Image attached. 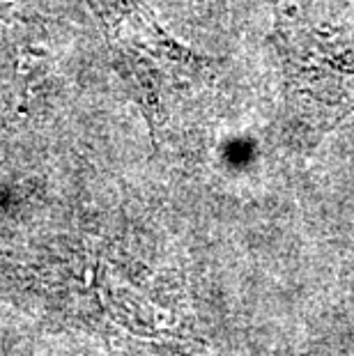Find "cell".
I'll return each mask as SVG.
<instances>
[{"mask_svg": "<svg viewBox=\"0 0 354 356\" xmlns=\"http://www.w3.org/2000/svg\"><path fill=\"white\" fill-rule=\"evenodd\" d=\"M111 49L118 74L147 120L154 145L177 108L218 76L214 58L177 42L140 0H86Z\"/></svg>", "mask_w": 354, "mask_h": 356, "instance_id": "cell-2", "label": "cell"}, {"mask_svg": "<svg viewBox=\"0 0 354 356\" xmlns=\"http://www.w3.org/2000/svg\"><path fill=\"white\" fill-rule=\"evenodd\" d=\"M283 127L313 149L354 113V0H272Z\"/></svg>", "mask_w": 354, "mask_h": 356, "instance_id": "cell-1", "label": "cell"}]
</instances>
